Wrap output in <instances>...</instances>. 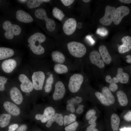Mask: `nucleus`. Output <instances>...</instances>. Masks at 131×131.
<instances>
[{
	"label": "nucleus",
	"mask_w": 131,
	"mask_h": 131,
	"mask_svg": "<svg viewBox=\"0 0 131 131\" xmlns=\"http://www.w3.org/2000/svg\"><path fill=\"white\" fill-rule=\"evenodd\" d=\"M14 52L12 49L7 47H0V60H3L13 56Z\"/></svg>",
	"instance_id": "4be33fe9"
},
{
	"label": "nucleus",
	"mask_w": 131,
	"mask_h": 131,
	"mask_svg": "<svg viewBox=\"0 0 131 131\" xmlns=\"http://www.w3.org/2000/svg\"><path fill=\"white\" fill-rule=\"evenodd\" d=\"M123 42L118 48L119 52L120 53H123L129 51L131 49V37L127 36L123 37L122 39Z\"/></svg>",
	"instance_id": "f3484780"
},
{
	"label": "nucleus",
	"mask_w": 131,
	"mask_h": 131,
	"mask_svg": "<svg viewBox=\"0 0 131 131\" xmlns=\"http://www.w3.org/2000/svg\"><path fill=\"white\" fill-rule=\"evenodd\" d=\"M10 95L12 100L17 105H20L22 103L23 98L22 93L17 87L12 88L10 91Z\"/></svg>",
	"instance_id": "2eb2a0df"
},
{
	"label": "nucleus",
	"mask_w": 131,
	"mask_h": 131,
	"mask_svg": "<svg viewBox=\"0 0 131 131\" xmlns=\"http://www.w3.org/2000/svg\"><path fill=\"white\" fill-rule=\"evenodd\" d=\"M17 63L13 59H9L4 61L1 64V67L3 70L7 73H11L16 67Z\"/></svg>",
	"instance_id": "a211bd4d"
},
{
	"label": "nucleus",
	"mask_w": 131,
	"mask_h": 131,
	"mask_svg": "<svg viewBox=\"0 0 131 131\" xmlns=\"http://www.w3.org/2000/svg\"><path fill=\"white\" fill-rule=\"evenodd\" d=\"M131 128H125L120 129V131H131Z\"/></svg>",
	"instance_id": "8fccbe9b"
},
{
	"label": "nucleus",
	"mask_w": 131,
	"mask_h": 131,
	"mask_svg": "<svg viewBox=\"0 0 131 131\" xmlns=\"http://www.w3.org/2000/svg\"><path fill=\"white\" fill-rule=\"evenodd\" d=\"M118 87V86L116 83H113L110 84L109 89L110 91L114 92L117 90Z\"/></svg>",
	"instance_id": "ea45409f"
},
{
	"label": "nucleus",
	"mask_w": 131,
	"mask_h": 131,
	"mask_svg": "<svg viewBox=\"0 0 131 131\" xmlns=\"http://www.w3.org/2000/svg\"><path fill=\"white\" fill-rule=\"evenodd\" d=\"M27 129V125L23 124L18 127L16 131H26Z\"/></svg>",
	"instance_id": "c03bdc74"
},
{
	"label": "nucleus",
	"mask_w": 131,
	"mask_h": 131,
	"mask_svg": "<svg viewBox=\"0 0 131 131\" xmlns=\"http://www.w3.org/2000/svg\"><path fill=\"white\" fill-rule=\"evenodd\" d=\"M89 58L90 62L99 68H102L104 67V63L100 59V55L98 51L95 50L92 51L90 54Z\"/></svg>",
	"instance_id": "4468645a"
},
{
	"label": "nucleus",
	"mask_w": 131,
	"mask_h": 131,
	"mask_svg": "<svg viewBox=\"0 0 131 131\" xmlns=\"http://www.w3.org/2000/svg\"><path fill=\"white\" fill-rule=\"evenodd\" d=\"M105 80L106 81L109 83L110 84L113 83H117L119 82L116 77H114L112 78L111 76L109 75H107L106 76Z\"/></svg>",
	"instance_id": "e433bc0d"
},
{
	"label": "nucleus",
	"mask_w": 131,
	"mask_h": 131,
	"mask_svg": "<svg viewBox=\"0 0 131 131\" xmlns=\"http://www.w3.org/2000/svg\"><path fill=\"white\" fill-rule=\"evenodd\" d=\"M34 15L36 18L45 21L46 28L49 31L51 32L55 30V22L53 20L48 17L47 12L44 9L39 8L37 9L34 12Z\"/></svg>",
	"instance_id": "7ed1b4c3"
},
{
	"label": "nucleus",
	"mask_w": 131,
	"mask_h": 131,
	"mask_svg": "<svg viewBox=\"0 0 131 131\" xmlns=\"http://www.w3.org/2000/svg\"><path fill=\"white\" fill-rule=\"evenodd\" d=\"M18 127V125L17 124H14L10 125L8 127L7 131H15Z\"/></svg>",
	"instance_id": "37998d69"
},
{
	"label": "nucleus",
	"mask_w": 131,
	"mask_h": 131,
	"mask_svg": "<svg viewBox=\"0 0 131 131\" xmlns=\"http://www.w3.org/2000/svg\"><path fill=\"white\" fill-rule=\"evenodd\" d=\"M80 106V107L83 108V107H84V106L83 105H80L79 106Z\"/></svg>",
	"instance_id": "bf43d9fd"
},
{
	"label": "nucleus",
	"mask_w": 131,
	"mask_h": 131,
	"mask_svg": "<svg viewBox=\"0 0 131 131\" xmlns=\"http://www.w3.org/2000/svg\"><path fill=\"white\" fill-rule=\"evenodd\" d=\"M127 59L126 60V62L129 63H131V56L130 55H128L126 56Z\"/></svg>",
	"instance_id": "3c124183"
},
{
	"label": "nucleus",
	"mask_w": 131,
	"mask_h": 131,
	"mask_svg": "<svg viewBox=\"0 0 131 131\" xmlns=\"http://www.w3.org/2000/svg\"><path fill=\"white\" fill-rule=\"evenodd\" d=\"M129 77L128 74L123 72V68H118L116 78L119 82L122 83H126L129 81Z\"/></svg>",
	"instance_id": "aec40b11"
},
{
	"label": "nucleus",
	"mask_w": 131,
	"mask_h": 131,
	"mask_svg": "<svg viewBox=\"0 0 131 131\" xmlns=\"http://www.w3.org/2000/svg\"><path fill=\"white\" fill-rule=\"evenodd\" d=\"M79 123L78 122L75 121L66 126L65 129L66 131H75L78 126Z\"/></svg>",
	"instance_id": "72a5a7b5"
},
{
	"label": "nucleus",
	"mask_w": 131,
	"mask_h": 131,
	"mask_svg": "<svg viewBox=\"0 0 131 131\" xmlns=\"http://www.w3.org/2000/svg\"><path fill=\"white\" fill-rule=\"evenodd\" d=\"M55 122L59 125H62L64 123L63 117L62 114L57 113H55L54 116L48 121L46 124L47 127H50L53 123Z\"/></svg>",
	"instance_id": "412c9836"
},
{
	"label": "nucleus",
	"mask_w": 131,
	"mask_h": 131,
	"mask_svg": "<svg viewBox=\"0 0 131 131\" xmlns=\"http://www.w3.org/2000/svg\"><path fill=\"white\" fill-rule=\"evenodd\" d=\"M55 71L57 73L61 74L66 73L68 72L67 66L61 64H58L55 65L54 67Z\"/></svg>",
	"instance_id": "c85d7f7f"
},
{
	"label": "nucleus",
	"mask_w": 131,
	"mask_h": 131,
	"mask_svg": "<svg viewBox=\"0 0 131 131\" xmlns=\"http://www.w3.org/2000/svg\"><path fill=\"white\" fill-rule=\"evenodd\" d=\"M67 104H72V101L71 100H68L67 101Z\"/></svg>",
	"instance_id": "4d7b16f0"
},
{
	"label": "nucleus",
	"mask_w": 131,
	"mask_h": 131,
	"mask_svg": "<svg viewBox=\"0 0 131 131\" xmlns=\"http://www.w3.org/2000/svg\"><path fill=\"white\" fill-rule=\"evenodd\" d=\"M76 118L75 115L72 114H71L68 115H65L63 118L64 125L66 126L74 122L76 120Z\"/></svg>",
	"instance_id": "2f4dec72"
},
{
	"label": "nucleus",
	"mask_w": 131,
	"mask_h": 131,
	"mask_svg": "<svg viewBox=\"0 0 131 131\" xmlns=\"http://www.w3.org/2000/svg\"><path fill=\"white\" fill-rule=\"evenodd\" d=\"M97 118V117L95 115L93 116L89 120V123L90 124H91L94 123L95 122Z\"/></svg>",
	"instance_id": "49530a36"
},
{
	"label": "nucleus",
	"mask_w": 131,
	"mask_h": 131,
	"mask_svg": "<svg viewBox=\"0 0 131 131\" xmlns=\"http://www.w3.org/2000/svg\"><path fill=\"white\" fill-rule=\"evenodd\" d=\"M97 123L95 122L91 124L87 128V130L86 131H99L98 130L95 128Z\"/></svg>",
	"instance_id": "4c0bfd02"
},
{
	"label": "nucleus",
	"mask_w": 131,
	"mask_h": 131,
	"mask_svg": "<svg viewBox=\"0 0 131 131\" xmlns=\"http://www.w3.org/2000/svg\"><path fill=\"white\" fill-rule=\"evenodd\" d=\"M87 38L89 39L90 40V41L93 43L94 42V41L91 38V37L90 36H88L87 37Z\"/></svg>",
	"instance_id": "5fc2aeb1"
},
{
	"label": "nucleus",
	"mask_w": 131,
	"mask_h": 131,
	"mask_svg": "<svg viewBox=\"0 0 131 131\" xmlns=\"http://www.w3.org/2000/svg\"><path fill=\"white\" fill-rule=\"evenodd\" d=\"M2 28L5 31V37L9 40L22 38L24 34L23 29L20 25L12 20L4 21L2 24Z\"/></svg>",
	"instance_id": "f257e3e1"
},
{
	"label": "nucleus",
	"mask_w": 131,
	"mask_h": 131,
	"mask_svg": "<svg viewBox=\"0 0 131 131\" xmlns=\"http://www.w3.org/2000/svg\"><path fill=\"white\" fill-rule=\"evenodd\" d=\"M7 78L5 77L0 76V91H3L5 90V84L7 83Z\"/></svg>",
	"instance_id": "f704fd0d"
},
{
	"label": "nucleus",
	"mask_w": 131,
	"mask_h": 131,
	"mask_svg": "<svg viewBox=\"0 0 131 131\" xmlns=\"http://www.w3.org/2000/svg\"><path fill=\"white\" fill-rule=\"evenodd\" d=\"M3 107L9 114L14 116L19 115L20 110L16 105L9 101H6L3 104Z\"/></svg>",
	"instance_id": "dca6fc26"
},
{
	"label": "nucleus",
	"mask_w": 131,
	"mask_h": 131,
	"mask_svg": "<svg viewBox=\"0 0 131 131\" xmlns=\"http://www.w3.org/2000/svg\"><path fill=\"white\" fill-rule=\"evenodd\" d=\"M28 0H17V1L19 3L25 5L26 3Z\"/></svg>",
	"instance_id": "864d4df0"
},
{
	"label": "nucleus",
	"mask_w": 131,
	"mask_h": 131,
	"mask_svg": "<svg viewBox=\"0 0 131 131\" xmlns=\"http://www.w3.org/2000/svg\"><path fill=\"white\" fill-rule=\"evenodd\" d=\"M53 82V75L52 74H51L46 81L44 88L45 92L49 93L50 92L52 89V85Z\"/></svg>",
	"instance_id": "c756f323"
},
{
	"label": "nucleus",
	"mask_w": 131,
	"mask_h": 131,
	"mask_svg": "<svg viewBox=\"0 0 131 131\" xmlns=\"http://www.w3.org/2000/svg\"><path fill=\"white\" fill-rule=\"evenodd\" d=\"M12 16L16 20L17 22L25 24H30L34 21V19L32 16L24 10L18 9L15 11Z\"/></svg>",
	"instance_id": "39448f33"
},
{
	"label": "nucleus",
	"mask_w": 131,
	"mask_h": 131,
	"mask_svg": "<svg viewBox=\"0 0 131 131\" xmlns=\"http://www.w3.org/2000/svg\"><path fill=\"white\" fill-rule=\"evenodd\" d=\"M53 15L55 18L59 21H62L65 15L63 11L57 7H54L52 11Z\"/></svg>",
	"instance_id": "7c9ffc66"
},
{
	"label": "nucleus",
	"mask_w": 131,
	"mask_h": 131,
	"mask_svg": "<svg viewBox=\"0 0 131 131\" xmlns=\"http://www.w3.org/2000/svg\"><path fill=\"white\" fill-rule=\"evenodd\" d=\"M99 51L104 62L107 64H110L112 61V58L106 46L104 45L100 46L99 48Z\"/></svg>",
	"instance_id": "6ab92c4d"
},
{
	"label": "nucleus",
	"mask_w": 131,
	"mask_h": 131,
	"mask_svg": "<svg viewBox=\"0 0 131 131\" xmlns=\"http://www.w3.org/2000/svg\"><path fill=\"white\" fill-rule=\"evenodd\" d=\"M32 78L33 88L38 90H42L45 78L44 72L41 71L34 72Z\"/></svg>",
	"instance_id": "6e6552de"
},
{
	"label": "nucleus",
	"mask_w": 131,
	"mask_h": 131,
	"mask_svg": "<svg viewBox=\"0 0 131 131\" xmlns=\"http://www.w3.org/2000/svg\"><path fill=\"white\" fill-rule=\"evenodd\" d=\"M96 111L94 109H90L86 113V118L87 120H89L90 118L95 115Z\"/></svg>",
	"instance_id": "c9c22d12"
},
{
	"label": "nucleus",
	"mask_w": 131,
	"mask_h": 131,
	"mask_svg": "<svg viewBox=\"0 0 131 131\" xmlns=\"http://www.w3.org/2000/svg\"><path fill=\"white\" fill-rule=\"evenodd\" d=\"M66 108L67 110L70 111L72 113H74L75 111L74 107L73 104H68L66 106Z\"/></svg>",
	"instance_id": "a18cd8bd"
},
{
	"label": "nucleus",
	"mask_w": 131,
	"mask_h": 131,
	"mask_svg": "<svg viewBox=\"0 0 131 131\" xmlns=\"http://www.w3.org/2000/svg\"><path fill=\"white\" fill-rule=\"evenodd\" d=\"M120 122V119L116 114H113L111 117V127L113 131H118Z\"/></svg>",
	"instance_id": "a878e982"
},
{
	"label": "nucleus",
	"mask_w": 131,
	"mask_h": 131,
	"mask_svg": "<svg viewBox=\"0 0 131 131\" xmlns=\"http://www.w3.org/2000/svg\"><path fill=\"white\" fill-rule=\"evenodd\" d=\"M26 38L28 46L34 54L40 55L44 53L45 49L41 45L46 40V36L43 34L39 32L30 33Z\"/></svg>",
	"instance_id": "f03ea898"
},
{
	"label": "nucleus",
	"mask_w": 131,
	"mask_h": 131,
	"mask_svg": "<svg viewBox=\"0 0 131 131\" xmlns=\"http://www.w3.org/2000/svg\"><path fill=\"white\" fill-rule=\"evenodd\" d=\"M83 2H85L87 3L89 2L90 0H82Z\"/></svg>",
	"instance_id": "13d9d810"
},
{
	"label": "nucleus",
	"mask_w": 131,
	"mask_h": 131,
	"mask_svg": "<svg viewBox=\"0 0 131 131\" xmlns=\"http://www.w3.org/2000/svg\"><path fill=\"white\" fill-rule=\"evenodd\" d=\"M107 33V30L104 28H98L97 31V33L102 36H104L106 35Z\"/></svg>",
	"instance_id": "58836bf2"
},
{
	"label": "nucleus",
	"mask_w": 131,
	"mask_h": 131,
	"mask_svg": "<svg viewBox=\"0 0 131 131\" xmlns=\"http://www.w3.org/2000/svg\"><path fill=\"white\" fill-rule=\"evenodd\" d=\"M67 47L70 53L74 57L80 58L84 56L86 52V49L82 43L73 41L68 42Z\"/></svg>",
	"instance_id": "20e7f679"
},
{
	"label": "nucleus",
	"mask_w": 131,
	"mask_h": 131,
	"mask_svg": "<svg viewBox=\"0 0 131 131\" xmlns=\"http://www.w3.org/2000/svg\"><path fill=\"white\" fill-rule=\"evenodd\" d=\"M130 12V9L126 6H122L117 8L113 20L114 24L116 25L119 24L123 18L128 15Z\"/></svg>",
	"instance_id": "1a4fd4ad"
},
{
	"label": "nucleus",
	"mask_w": 131,
	"mask_h": 131,
	"mask_svg": "<svg viewBox=\"0 0 131 131\" xmlns=\"http://www.w3.org/2000/svg\"><path fill=\"white\" fill-rule=\"evenodd\" d=\"M55 110L53 107L49 106L44 109L43 114H38L35 115V119L40 120L43 123H46L51 119L55 114Z\"/></svg>",
	"instance_id": "9b49d317"
},
{
	"label": "nucleus",
	"mask_w": 131,
	"mask_h": 131,
	"mask_svg": "<svg viewBox=\"0 0 131 131\" xmlns=\"http://www.w3.org/2000/svg\"><path fill=\"white\" fill-rule=\"evenodd\" d=\"M83 111V108L79 106L76 109V112L78 114H81L82 112Z\"/></svg>",
	"instance_id": "de8ad7c7"
},
{
	"label": "nucleus",
	"mask_w": 131,
	"mask_h": 131,
	"mask_svg": "<svg viewBox=\"0 0 131 131\" xmlns=\"http://www.w3.org/2000/svg\"><path fill=\"white\" fill-rule=\"evenodd\" d=\"M76 102L77 103H81L82 100V98L78 96H76L75 98Z\"/></svg>",
	"instance_id": "09e8293b"
},
{
	"label": "nucleus",
	"mask_w": 131,
	"mask_h": 131,
	"mask_svg": "<svg viewBox=\"0 0 131 131\" xmlns=\"http://www.w3.org/2000/svg\"><path fill=\"white\" fill-rule=\"evenodd\" d=\"M119 1L122 2H123L126 4H129L131 2V0H120Z\"/></svg>",
	"instance_id": "603ef678"
},
{
	"label": "nucleus",
	"mask_w": 131,
	"mask_h": 131,
	"mask_svg": "<svg viewBox=\"0 0 131 131\" xmlns=\"http://www.w3.org/2000/svg\"><path fill=\"white\" fill-rule=\"evenodd\" d=\"M83 81V77L81 74H75L70 78L68 85V88L72 92L74 93L80 89Z\"/></svg>",
	"instance_id": "423d86ee"
},
{
	"label": "nucleus",
	"mask_w": 131,
	"mask_h": 131,
	"mask_svg": "<svg viewBox=\"0 0 131 131\" xmlns=\"http://www.w3.org/2000/svg\"><path fill=\"white\" fill-rule=\"evenodd\" d=\"M18 79L22 83L20 87L22 91L24 92L28 93L33 90L34 88L32 82L26 75L23 74H20Z\"/></svg>",
	"instance_id": "9d476101"
},
{
	"label": "nucleus",
	"mask_w": 131,
	"mask_h": 131,
	"mask_svg": "<svg viewBox=\"0 0 131 131\" xmlns=\"http://www.w3.org/2000/svg\"><path fill=\"white\" fill-rule=\"evenodd\" d=\"M71 100L72 101V104H73L75 103L76 102L74 98H72L71 99Z\"/></svg>",
	"instance_id": "6e6d98bb"
},
{
	"label": "nucleus",
	"mask_w": 131,
	"mask_h": 131,
	"mask_svg": "<svg viewBox=\"0 0 131 131\" xmlns=\"http://www.w3.org/2000/svg\"><path fill=\"white\" fill-rule=\"evenodd\" d=\"M62 3L65 6H68L72 4L74 1L73 0H61Z\"/></svg>",
	"instance_id": "a19ab883"
},
{
	"label": "nucleus",
	"mask_w": 131,
	"mask_h": 131,
	"mask_svg": "<svg viewBox=\"0 0 131 131\" xmlns=\"http://www.w3.org/2000/svg\"><path fill=\"white\" fill-rule=\"evenodd\" d=\"M65 92V86L62 82H57L55 85V90L53 98L54 100H57L62 99L64 97Z\"/></svg>",
	"instance_id": "ddd939ff"
},
{
	"label": "nucleus",
	"mask_w": 131,
	"mask_h": 131,
	"mask_svg": "<svg viewBox=\"0 0 131 131\" xmlns=\"http://www.w3.org/2000/svg\"><path fill=\"white\" fill-rule=\"evenodd\" d=\"M116 94L120 105L123 106H126L128 103V100L125 92L122 90H120L117 92Z\"/></svg>",
	"instance_id": "cd10ccee"
},
{
	"label": "nucleus",
	"mask_w": 131,
	"mask_h": 131,
	"mask_svg": "<svg viewBox=\"0 0 131 131\" xmlns=\"http://www.w3.org/2000/svg\"><path fill=\"white\" fill-rule=\"evenodd\" d=\"M116 9L114 7L107 5L105 8L104 16L99 20L100 23L105 26L111 25L113 21Z\"/></svg>",
	"instance_id": "0eeeda50"
},
{
	"label": "nucleus",
	"mask_w": 131,
	"mask_h": 131,
	"mask_svg": "<svg viewBox=\"0 0 131 131\" xmlns=\"http://www.w3.org/2000/svg\"><path fill=\"white\" fill-rule=\"evenodd\" d=\"M11 115L9 114H2L0 115V127L2 128L6 127L10 121Z\"/></svg>",
	"instance_id": "bb28decb"
},
{
	"label": "nucleus",
	"mask_w": 131,
	"mask_h": 131,
	"mask_svg": "<svg viewBox=\"0 0 131 131\" xmlns=\"http://www.w3.org/2000/svg\"><path fill=\"white\" fill-rule=\"evenodd\" d=\"M124 118L126 121L130 122L131 121V111H129L124 116Z\"/></svg>",
	"instance_id": "79ce46f5"
},
{
	"label": "nucleus",
	"mask_w": 131,
	"mask_h": 131,
	"mask_svg": "<svg viewBox=\"0 0 131 131\" xmlns=\"http://www.w3.org/2000/svg\"><path fill=\"white\" fill-rule=\"evenodd\" d=\"M49 0H29L25 4L29 9H32L39 7L43 2H49Z\"/></svg>",
	"instance_id": "5701e85b"
},
{
	"label": "nucleus",
	"mask_w": 131,
	"mask_h": 131,
	"mask_svg": "<svg viewBox=\"0 0 131 131\" xmlns=\"http://www.w3.org/2000/svg\"><path fill=\"white\" fill-rule=\"evenodd\" d=\"M77 22L74 18H70L66 21L64 24L63 29L64 33L70 35L75 31L77 27Z\"/></svg>",
	"instance_id": "f8f14e48"
},
{
	"label": "nucleus",
	"mask_w": 131,
	"mask_h": 131,
	"mask_svg": "<svg viewBox=\"0 0 131 131\" xmlns=\"http://www.w3.org/2000/svg\"><path fill=\"white\" fill-rule=\"evenodd\" d=\"M51 56L53 61L59 63H63L65 62V58L64 55L61 52L57 51H53Z\"/></svg>",
	"instance_id": "b1692460"
},
{
	"label": "nucleus",
	"mask_w": 131,
	"mask_h": 131,
	"mask_svg": "<svg viewBox=\"0 0 131 131\" xmlns=\"http://www.w3.org/2000/svg\"><path fill=\"white\" fill-rule=\"evenodd\" d=\"M102 93L104 96L110 104H113L115 101V98L111 91L106 87H103L102 90Z\"/></svg>",
	"instance_id": "393cba45"
},
{
	"label": "nucleus",
	"mask_w": 131,
	"mask_h": 131,
	"mask_svg": "<svg viewBox=\"0 0 131 131\" xmlns=\"http://www.w3.org/2000/svg\"><path fill=\"white\" fill-rule=\"evenodd\" d=\"M95 95L103 104L106 106H109L110 105L108 100L102 93L97 91L95 92Z\"/></svg>",
	"instance_id": "473e14b6"
},
{
	"label": "nucleus",
	"mask_w": 131,
	"mask_h": 131,
	"mask_svg": "<svg viewBox=\"0 0 131 131\" xmlns=\"http://www.w3.org/2000/svg\"><path fill=\"white\" fill-rule=\"evenodd\" d=\"M0 2H1V0H0Z\"/></svg>",
	"instance_id": "052dcab7"
}]
</instances>
